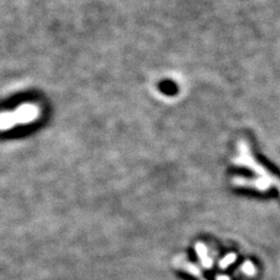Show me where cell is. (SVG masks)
Returning a JSON list of instances; mask_svg holds the SVG:
<instances>
[{"label": "cell", "mask_w": 280, "mask_h": 280, "mask_svg": "<svg viewBox=\"0 0 280 280\" xmlns=\"http://www.w3.org/2000/svg\"><path fill=\"white\" fill-rule=\"evenodd\" d=\"M184 268H185L188 272H190V273H192V274H194V275H199L198 269L194 266V264H191V263L186 262V264L184 266Z\"/></svg>", "instance_id": "8992f818"}, {"label": "cell", "mask_w": 280, "mask_h": 280, "mask_svg": "<svg viewBox=\"0 0 280 280\" xmlns=\"http://www.w3.org/2000/svg\"><path fill=\"white\" fill-rule=\"evenodd\" d=\"M242 269H243V271H244L246 274H248V275H252V274H254V272H255L254 266H253V264H252L251 262H250V261L245 262V263L243 264Z\"/></svg>", "instance_id": "5b68a950"}, {"label": "cell", "mask_w": 280, "mask_h": 280, "mask_svg": "<svg viewBox=\"0 0 280 280\" xmlns=\"http://www.w3.org/2000/svg\"><path fill=\"white\" fill-rule=\"evenodd\" d=\"M235 165L251 169L256 175L257 180L268 184L271 188H276L280 192V179L264 167L260 162L252 155L247 140L242 139L238 143V156L233 159Z\"/></svg>", "instance_id": "6da1fadb"}, {"label": "cell", "mask_w": 280, "mask_h": 280, "mask_svg": "<svg viewBox=\"0 0 280 280\" xmlns=\"http://www.w3.org/2000/svg\"><path fill=\"white\" fill-rule=\"evenodd\" d=\"M195 248H196V251H197L198 256L200 257V259H201L202 263L204 264L205 267H210L211 264H212V260L208 257L207 249H205V247H204L202 244L198 243V244L196 245V247H195Z\"/></svg>", "instance_id": "3957f363"}, {"label": "cell", "mask_w": 280, "mask_h": 280, "mask_svg": "<svg viewBox=\"0 0 280 280\" xmlns=\"http://www.w3.org/2000/svg\"><path fill=\"white\" fill-rule=\"evenodd\" d=\"M232 185L235 187L242 188H250L253 190L260 191V192H266L271 187L257 179H249V178H242V176H235L231 181Z\"/></svg>", "instance_id": "7a4b0ae2"}, {"label": "cell", "mask_w": 280, "mask_h": 280, "mask_svg": "<svg viewBox=\"0 0 280 280\" xmlns=\"http://www.w3.org/2000/svg\"><path fill=\"white\" fill-rule=\"evenodd\" d=\"M235 254H233V253H230V254H228V255H226L222 260H221V262H220V266H221V268H227L229 264L235 259Z\"/></svg>", "instance_id": "277c9868"}, {"label": "cell", "mask_w": 280, "mask_h": 280, "mask_svg": "<svg viewBox=\"0 0 280 280\" xmlns=\"http://www.w3.org/2000/svg\"><path fill=\"white\" fill-rule=\"evenodd\" d=\"M219 278L220 279H218V280H229L227 277H224V276L223 277H219Z\"/></svg>", "instance_id": "52a82bcc"}]
</instances>
